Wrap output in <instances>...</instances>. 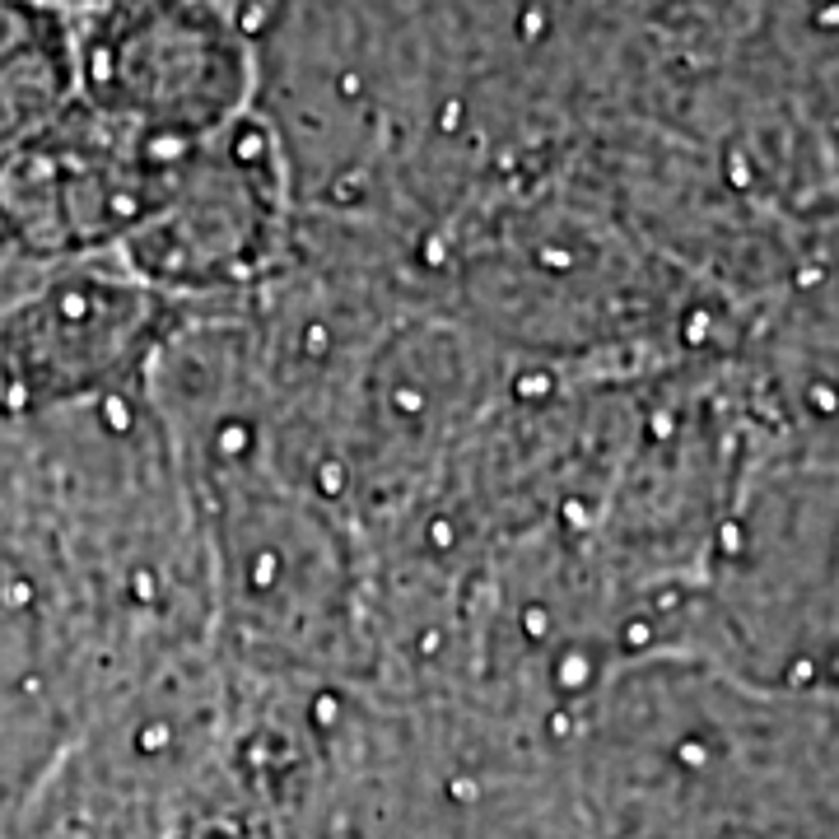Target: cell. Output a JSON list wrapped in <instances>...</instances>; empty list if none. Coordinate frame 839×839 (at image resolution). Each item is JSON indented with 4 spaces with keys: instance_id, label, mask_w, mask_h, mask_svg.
Returning <instances> with one entry per match:
<instances>
[{
    "instance_id": "1",
    "label": "cell",
    "mask_w": 839,
    "mask_h": 839,
    "mask_svg": "<svg viewBox=\"0 0 839 839\" xmlns=\"http://www.w3.org/2000/svg\"><path fill=\"white\" fill-rule=\"evenodd\" d=\"M210 573V625L243 649L317 658L364 634V578L350 527L285 476L196 499Z\"/></svg>"
},
{
    "instance_id": "2",
    "label": "cell",
    "mask_w": 839,
    "mask_h": 839,
    "mask_svg": "<svg viewBox=\"0 0 839 839\" xmlns=\"http://www.w3.org/2000/svg\"><path fill=\"white\" fill-rule=\"evenodd\" d=\"M285 178L275 145L238 117L178 154L159 201L122 238L126 270L168 303L247 294L285 261Z\"/></svg>"
},
{
    "instance_id": "3",
    "label": "cell",
    "mask_w": 839,
    "mask_h": 839,
    "mask_svg": "<svg viewBox=\"0 0 839 839\" xmlns=\"http://www.w3.org/2000/svg\"><path fill=\"white\" fill-rule=\"evenodd\" d=\"M75 70L93 112L154 145H201L252 93V47L219 0H108Z\"/></svg>"
},
{
    "instance_id": "4",
    "label": "cell",
    "mask_w": 839,
    "mask_h": 839,
    "mask_svg": "<svg viewBox=\"0 0 839 839\" xmlns=\"http://www.w3.org/2000/svg\"><path fill=\"white\" fill-rule=\"evenodd\" d=\"M173 322V303L122 257H84L5 326V359L33 396L75 401L126 392Z\"/></svg>"
}]
</instances>
